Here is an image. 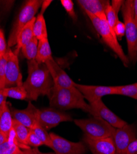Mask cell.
<instances>
[{"mask_svg":"<svg viewBox=\"0 0 137 154\" xmlns=\"http://www.w3.org/2000/svg\"><path fill=\"white\" fill-rule=\"evenodd\" d=\"M37 110L38 109H36L33 105L31 101H29L26 109L23 110L14 109L11 111V114L12 119L14 120L30 129L36 123H37Z\"/></svg>","mask_w":137,"mask_h":154,"instance_id":"obj_15","label":"cell"},{"mask_svg":"<svg viewBox=\"0 0 137 154\" xmlns=\"http://www.w3.org/2000/svg\"><path fill=\"white\" fill-rule=\"evenodd\" d=\"M19 154H37L35 148H30L28 147L26 149H21V151Z\"/></svg>","mask_w":137,"mask_h":154,"instance_id":"obj_36","label":"cell"},{"mask_svg":"<svg viewBox=\"0 0 137 154\" xmlns=\"http://www.w3.org/2000/svg\"><path fill=\"white\" fill-rule=\"evenodd\" d=\"M115 94L126 96L137 99V83L128 85L116 86Z\"/></svg>","mask_w":137,"mask_h":154,"instance_id":"obj_26","label":"cell"},{"mask_svg":"<svg viewBox=\"0 0 137 154\" xmlns=\"http://www.w3.org/2000/svg\"><path fill=\"white\" fill-rule=\"evenodd\" d=\"M75 87L78 89L83 95V97L88 100L90 103L101 99L103 96L115 94L116 91V86H91L76 83Z\"/></svg>","mask_w":137,"mask_h":154,"instance_id":"obj_12","label":"cell"},{"mask_svg":"<svg viewBox=\"0 0 137 154\" xmlns=\"http://www.w3.org/2000/svg\"><path fill=\"white\" fill-rule=\"evenodd\" d=\"M126 154H137V138L129 144L126 151Z\"/></svg>","mask_w":137,"mask_h":154,"instance_id":"obj_34","label":"cell"},{"mask_svg":"<svg viewBox=\"0 0 137 154\" xmlns=\"http://www.w3.org/2000/svg\"><path fill=\"white\" fill-rule=\"evenodd\" d=\"M50 73L54 83V86L59 88H72L75 87V83L70 76L62 69L54 59H49L45 63Z\"/></svg>","mask_w":137,"mask_h":154,"instance_id":"obj_13","label":"cell"},{"mask_svg":"<svg viewBox=\"0 0 137 154\" xmlns=\"http://www.w3.org/2000/svg\"><path fill=\"white\" fill-rule=\"evenodd\" d=\"M105 15L106 17V20L108 23V25L111 29L112 33H113L114 36L117 38V36H116L114 32V29L116 26L117 22L119 21V19L117 17V14L116 13V12L114 11L113 8H112L111 4H109L106 9Z\"/></svg>","mask_w":137,"mask_h":154,"instance_id":"obj_27","label":"cell"},{"mask_svg":"<svg viewBox=\"0 0 137 154\" xmlns=\"http://www.w3.org/2000/svg\"><path fill=\"white\" fill-rule=\"evenodd\" d=\"M36 20V17L33 18L20 31L16 40V48L14 53L18 54L20 49H22L26 44H27L34 37L33 25Z\"/></svg>","mask_w":137,"mask_h":154,"instance_id":"obj_17","label":"cell"},{"mask_svg":"<svg viewBox=\"0 0 137 154\" xmlns=\"http://www.w3.org/2000/svg\"><path fill=\"white\" fill-rule=\"evenodd\" d=\"M8 51L3 31L0 29V57L4 56Z\"/></svg>","mask_w":137,"mask_h":154,"instance_id":"obj_32","label":"cell"},{"mask_svg":"<svg viewBox=\"0 0 137 154\" xmlns=\"http://www.w3.org/2000/svg\"><path fill=\"white\" fill-rule=\"evenodd\" d=\"M51 107L66 110L72 109H82L92 115L93 111L81 93L76 87L65 88L53 86L48 96Z\"/></svg>","mask_w":137,"mask_h":154,"instance_id":"obj_2","label":"cell"},{"mask_svg":"<svg viewBox=\"0 0 137 154\" xmlns=\"http://www.w3.org/2000/svg\"><path fill=\"white\" fill-rule=\"evenodd\" d=\"M133 18L137 27V0L133 1Z\"/></svg>","mask_w":137,"mask_h":154,"instance_id":"obj_38","label":"cell"},{"mask_svg":"<svg viewBox=\"0 0 137 154\" xmlns=\"http://www.w3.org/2000/svg\"><path fill=\"white\" fill-rule=\"evenodd\" d=\"M8 58L6 65V88L23 86L17 55L9 48L7 51Z\"/></svg>","mask_w":137,"mask_h":154,"instance_id":"obj_10","label":"cell"},{"mask_svg":"<svg viewBox=\"0 0 137 154\" xmlns=\"http://www.w3.org/2000/svg\"><path fill=\"white\" fill-rule=\"evenodd\" d=\"M61 3L63 6L68 15L73 21L77 20V17L74 10V5L72 0H61Z\"/></svg>","mask_w":137,"mask_h":154,"instance_id":"obj_29","label":"cell"},{"mask_svg":"<svg viewBox=\"0 0 137 154\" xmlns=\"http://www.w3.org/2000/svg\"><path fill=\"white\" fill-rule=\"evenodd\" d=\"M30 130H32L39 138L43 146H46L51 149L52 148V140L51 136L41 125L38 123H36Z\"/></svg>","mask_w":137,"mask_h":154,"instance_id":"obj_25","label":"cell"},{"mask_svg":"<svg viewBox=\"0 0 137 154\" xmlns=\"http://www.w3.org/2000/svg\"><path fill=\"white\" fill-rule=\"evenodd\" d=\"M8 139V136H6L5 134H3L2 131L0 130V145L3 144L5 141H6Z\"/></svg>","mask_w":137,"mask_h":154,"instance_id":"obj_39","label":"cell"},{"mask_svg":"<svg viewBox=\"0 0 137 154\" xmlns=\"http://www.w3.org/2000/svg\"><path fill=\"white\" fill-rule=\"evenodd\" d=\"M27 142L29 146L33 147V148H38L43 146L39 138L36 136V135L32 130H30Z\"/></svg>","mask_w":137,"mask_h":154,"instance_id":"obj_30","label":"cell"},{"mask_svg":"<svg viewBox=\"0 0 137 154\" xmlns=\"http://www.w3.org/2000/svg\"><path fill=\"white\" fill-rule=\"evenodd\" d=\"M85 13L90 19L98 33L101 36L104 42L117 54L124 65L127 67L130 62L129 57L124 53L121 46L118 42L117 38L112 33L106 20V17L99 19L89 12H85Z\"/></svg>","mask_w":137,"mask_h":154,"instance_id":"obj_3","label":"cell"},{"mask_svg":"<svg viewBox=\"0 0 137 154\" xmlns=\"http://www.w3.org/2000/svg\"><path fill=\"white\" fill-rule=\"evenodd\" d=\"M53 2V1H51V0H45V1L43 2V3L42 5V6H41V10H40V14H44L45 11L46 10V9L48 8V7H49V6L51 5V3Z\"/></svg>","mask_w":137,"mask_h":154,"instance_id":"obj_35","label":"cell"},{"mask_svg":"<svg viewBox=\"0 0 137 154\" xmlns=\"http://www.w3.org/2000/svg\"><path fill=\"white\" fill-rule=\"evenodd\" d=\"M73 122L82 130L84 136L92 139L110 137L116 131L115 128L99 117L74 120Z\"/></svg>","mask_w":137,"mask_h":154,"instance_id":"obj_5","label":"cell"},{"mask_svg":"<svg viewBox=\"0 0 137 154\" xmlns=\"http://www.w3.org/2000/svg\"><path fill=\"white\" fill-rule=\"evenodd\" d=\"M126 27L129 60L135 63L137 59V27L133 18V1L127 0L122 8Z\"/></svg>","mask_w":137,"mask_h":154,"instance_id":"obj_4","label":"cell"},{"mask_svg":"<svg viewBox=\"0 0 137 154\" xmlns=\"http://www.w3.org/2000/svg\"><path fill=\"white\" fill-rule=\"evenodd\" d=\"M8 53L0 57V91L6 88V65Z\"/></svg>","mask_w":137,"mask_h":154,"instance_id":"obj_28","label":"cell"},{"mask_svg":"<svg viewBox=\"0 0 137 154\" xmlns=\"http://www.w3.org/2000/svg\"><path fill=\"white\" fill-rule=\"evenodd\" d=\"M93 111V117H99L115 128H119L127 124L108 109L101 99L89 104Z\"/></svg>","mask_w":137,"mask_h":154,"instance_id":"obj_11","label":"cell"},{"mask_svg":"<svg viewBox=\"0 0 137 154\" xmlns=\"http://www.w3.org/2000/svg\"><path fill=\"white\" fill-rule=\"evenodd\" d=\"M33 35L38 40L48 38V32L44 15L40 14L36 17L33 25Z\"/></svg>","mask_w":137,"mask_h":154,"instance_id":"obj_22","label":"cell"},{"mask_svg":"<svg viewBox=\"0 0 137 154\" xmlns=\"http://www.w3.org/2000/svg\"><path fill=\"white\" fill-rule=\"evenodd\" d=\"M54 154H85L86 151L83 142L73 143L54 133H49Z\"/></svg>","mask_w":137,"mask_h":154,"instance_id":"obj_9","label":"cell"},{"mask_svg":"<svg viewBox=\"0 0 137 154\" xmlns=\"http://www.w3.org/2000/svg\"><path fill=\"white\" fill-rule=\"evenodd\" d=\"M6 98L3 94L2 91H0V112H1L6 104Z\"/></svg>","mask_w":137,"mask_h":154,"instance_id":"obj_37","label":"cell"},{"mask_svg":"<svg viewBox=\"0 0 137 154\" xmlns=\"http://www.w3.org/2000/svg\"><path fill=\"white\" fill-rule=\"evenodd\" d=\"M12 129H13L17 141L21 149L30 147L27 145V137L30 132V129L23 126L16 120L13 119L12 122Z\"/></svg>","mask_w":137,"mask_h":154,"instance_id":"obj_19","label":"cell"},{"mask_svg":"<svg viewBox=\"0 0 137 154\" xmlns=\"http://www.w3.org/2000/svg\"><path fill=\"white\" fill-rule=\"evenodd\" d=\"M136 129L133 125L127 124L122 128H116L111 137L116 147V154H126L128 146L136 139Z\"/></svg>","mask_w":137,"mask_h":154,"instance_id":"obj_8","label":"cell"},{"mask_svg":"<svg viewBox=\"0 0 137 154\" xmlns=\"http://www.w3.org/2000/svg\"><path fill=\"white\" fill-rule=\"evenodd\" d=\"M12 122L11 111L7 104H6L0 112V130L6 136H8L9 133L12 129Z\"/></svg>","mask_w":137,"mask_h":154,"instance_id":"obj_21","label":"cell"},{"mask_svg":"<svg viewBox=\"0 0 137 154\" xmlns=\"http://www.w3.org/2000/svg\"><path fill=\"white\" fill-rule=\"evenodd\" d=\"M28 76L23 86L27 92V100L36 101L40 96H48L54 83L45 63L35 60L27 61Z\"/></svg>","mask_w":137,"mask_h":154,"instance_id":"obj_1","label":"cell"},{"mask_svg":"<svg viewBox=\"0 0 137 154\" xmlns=\"http://www.w3.org/2000/svg\"><path fill=\"white\" fill-rule=\"evenodd\" d=\"M53 58L51 47L48 38L39 40L35 60L39 63H45L47 60Z\"/></svg>","mask_w":137,"mask_h":154,"instance_id":"obj_20","label":"cell"},{"mask_svg":"<svg viewBox=\"0 0 137 154\" xmlns=\"http://www.w3.org/2000/svg\"><path fill=\"white\" fill-rule=\"evenodd\" d=\"M72 121L73 119L70 115L52 107L37 110L36 122L46 131L56 127L61 122Z\"/></svg>","mask_w":137,"mask_h":154,"instance_id":"obj_7","label":"cell"},{"mask_svg":"<svg viewBox=\"0 0 137 154\" xmlns=\"http://www.w3.org/2000/svg\"><path fill=\"white\" fill-rule=\"evenodd\" d=\"M77 2L85 12L95 16L105 13L107 6L110 4L109 1L106 0H77Z\"/></svg>","mask_w":137,"mask_h":154,"instance_id":"obj_16","label":"cell"},{"mask_svg":"<svg viewBox=\"0 0 137 154\" xmlns=\"http://www.w3.org/2000/svg\"><path fill=\"white\" fill-rule=\"evenodd\" d=\"M42 0H29L26 1L22 6L17 18L12 27L8 40V46L12 47L16 45V40L20 31L30 22L36 13L41 8L43 3Z\"/></svg>","mask_w":137,"mask_h":154,"instance_id":"obj_6","label":"cell"},{"mask_svg":"<svg viewBox=\"0 0 137 154\" xmlns=\"http://www.w3.org/2000/svg\"><path fill=\"white\" fill-rule=\"evenodd\" d=\"M38 45L39 40L34 36L27 44L22 48V53L28 60H35L38 50Z\"/></svg>","mask_w":137,"mask_h":154,"instance_id":"obj_24","label":"cell"},{"mask_svg":"<svg viewBox=\"0 0 137 154\" xmlns=\"http://www.w3.org/2000/svg\"><path fill=\"white\" fill-rule=\"evenodd\" d=\"M124 2H125V1H122V0H113V1H112V4L111 5L117 14H118L119 12L122 8Z\"/></svg>","mask_w":137,"mask_h":154,"instance_id":"obj_33","label":"cell"},{"mask_svg":"<svg viewBox=\"0 0 137 154\" xmlns=\"http://www.w3.org/2000/svg\"><path fill=\"white\" fill-rule=\"evenodd\" d=\"M83 141L93 154H116V147L111 137L92 139L84 136Z\"/></svg>","mask_w":137,"mask_h":154,"instance_id":"obj_14","label":"cell"},{"mask_svg":"<svg viewBox=\"0 0 137 154\" xmlns=\"http://www.w3.org/2000/svg\"><path fill=\"white\" fill-rule=\"evenodd\" d=\"M35 150H36L37 154H54V153H43V152H40L38 148H35Z\"/></svg>","mask_w":137,"mask_h":154,"instance_id":"obj_40","label":"cell"},{"mask_svg":"<svg viewBox=\"0 0 137 154\" xmlns=\"http://www.w3.org/2000/svg\"><path fill=\"white\" fill-rule=\"evenodd\" d=\"M2 92L6 97H11L18 100L27 99V92L23 86L5 88L2 90Z\"/></svg>","mask_w":137,"mask_h":154,"instance_id":"obj_23","label":"cell"},{"mask_svg":"<svg viewBox=\"0 0 137 154\" xmlns=\"http://www.w3.org/2000/svg\"><path fill=\"white\" fill-rule=\"evenodd\" d=\"M114 32L117 38H121L126 34V27L123 22L119 20L114 29Z\"/></svg>","mask_w":137,"mask_h":154,"instance_id":"obj_31","label":"cell"},{"mask_svg":"<svg viewBox=\"0 0 137 154\" xmlns=\"http://www.w3.org/2000/svg\"><path fill=\"white\" fill-rule=\"evenodd\" d=\"M21 149L17 141L13 129L9 133L6 141L0 145V154H19Z\"/></svg>","mask_w":137,"mask_h":154,"instance_id":"obj_18","label":"cell"}]
</instances>
